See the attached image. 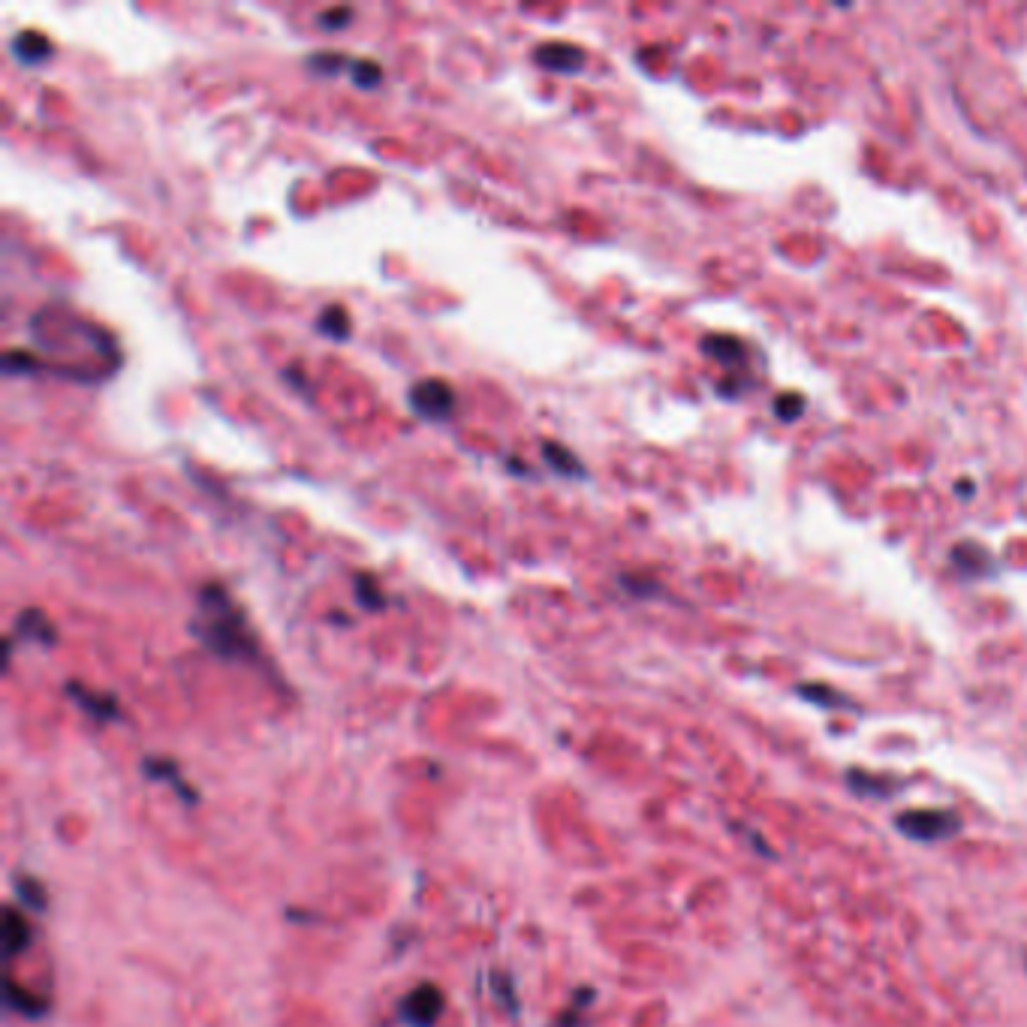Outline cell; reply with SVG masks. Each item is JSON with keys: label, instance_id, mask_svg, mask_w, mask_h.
<instances>
[{"label": "cell", "instance_id": "6da1fadb", "mask_svg": "<svg viewBox=\"0 0 1027 1027\" xmlns=\"http://www.w3.org/2000/svg\"><path fill=\"white\" fill-rule=\"evenodd\" d=\"M190 633L214 657L226 663H263L260 636L250 627L241 603L229 594L223 582H205L196 588V612L190 618Z\"/></svg>", "mask_w": 1027, "mask_h": 1027}, {"label": "cell", "instance_id": "7a4b0ae2", "mask_svg": "<svg viewBox=\"0 0 1027 1027\" xmlns=\"http://www.w3.org/2000/svg\"><path fill=\"white\" fill-rule=\"evenodd\" d=\"M702 353H705L708 359H714L717 365H723V368L732 371V377H726V380L717 383V392H720L723 398H738V395L747 389V383H750L747 377H738V371L747 368L750 347H747L741 338H735V335H705V338H702Z\"/></svg>", "mask_w": 1027, "mask_h": 1027}, {"label": "cell", "instance_id": "3957f363", "mask_svg": "<svg viewBox=\"0 0 1027 1027\" xmlns=\"http://www.w3.org/2000/svg\"><path fill=\"white\" fill-rule=\"evenodd\" d=\"M895 826L904 838L934 844L946 841L961 832V817L946 808H928V811H904L895 817Z\"/></svg>", "mask_w": 1027, "mask_h": 1027}, {"label": "cell", "instance_id": "277c9868", "mask_svg": "<svg viewBox=\"0 0 1027 1027\" xmlns=\"http://www.w3.org/2000/svg\"><path fill=\"white\" fill-rule=\"evenodd\" d=\"M407 404L425 422H449L455 416V410H458V395H455V389L446 380L425 377L416 386H410Z\"/></svg>", "mask_w": 1027, "mask_h": 1027}, {"label": "cell", "instance_id": "5b68a950", "mask_svg": "<svg viewBox=\"0 0 1027 1027\" xmlns=\"http://www.w3.org/2000/svg\"><path fill=\"white\" fill-rule=\"evenodd\" d=\"M446 1009V997L437 985L422 982L401 1000V1021L410 1027H434Z\"/></svg>", "mask_w": 1027, "mask_h": 1027}, {"label": "cell", "instance_id": "8992f818", "mask_svg": "<svg viewBox=\"0 0 1027 1027\" xmlns=\"http://www.w3.org/2000/svg\"><path fill=\"white\" fill-rule=\"evenodd\" d=\"M534 61L537 67L549 70V73H579L585 67V49L576 46V43H564V40H555V43H540L534 49Z\"/></svg>", "mask_w": 1027, "mask_h": 1027}, {"label": "cell", "instance_id": "52a82bcc", "mask_svg": "<svg viewBox=\"0 0 1027 1027\" xmlns=\"http://www.w3.org/2000/svg\"><path fill=\"white\" fill-rule=\"evenodd\" d=\"M949 561H952V567H955L961 576H967V579H991V576L997 573L994 555H991L982 543H973V540H964V543L952 546Z\"/></svg>", "mask_w": 1027, "mask_h": 1027}, {"label": "cell", "instance_id": "ba28073f", "mask_svg": "<svg viewBox=\"0 0 1027 1027\" xmlns=\"http://www.w3.org/2000/svg\"><path fill=\"white\" fill-rule=\"evenodd\" d=\"M67 696H70L88 717H94V720H100V723L118 720V714H121L118 699H115L112 693L91 690V687H85V684H79V681H70V684H67Z\"/></svg>", "mask_w": 1027, "mask_h": 1027}, {"label": "cell", "instance_id": "9c48e42d", "mask_svg": "<svg viewBox=\"0 0 1027 1027\" xmlns=\"http://www.w3.org/2000/svg\"><path fill=\"white\" fill-rule=\"evenodd\" d=\"M13 642L22 639V642H40V645H55L58 633H55V624L49 621V615L43 609H25L19 612L16 618V627H13Z\"/></svg>", "mask_w": 1027, "mask_h": 1027}, {"label": "cell", "instance_id": "30bf717a", "mask_svg": "<svg viewBox=\"0 0 1027 1027\" xmlns=\"http://www.w3.org/2000/svg\"><path fill=\"white\" fill-rule=\"evenodd\" d=\"M34 943V928L25 919V913L13 904L4 907V949L7 958H19L22 952H28Z\"/></svg>", "mask_w": 1027, "mask_h": 1027}, {"label": "cell", "instance_id": "8fae6325", "mask_svg": "<svg viewBox=\"0 0 1027 1027\" xmlns=\"http://www.w3.org/2000/svg\"><path fill=\"white\" fill-rule=\"evenodd\" d=\"M142 772H145L151 781H166V784L178 793L181 802H187V805L196 802V790L187 787V781L181 778L178 765H175L172 759H166V756H148V759L142 762Z\"/></svg>", "mask_w": 1027, "mask_h": 1027}, {"label": "cell", "instance_id": "7c38bea8", "mask_svg": "<svg viewBox=\"0 0 1027 1027\" xmlns=\"http://www.w3.org/2000/svg\"><path fill=\"white\" fill-rule=\"evenodd\" d=\"M10 52H13V58H16L19 64L37 67V64H43V61L52 58V43H49L46 34L28 28V31H19V34L10 40Z\"/></svg>", "mask_w": 1027, "mask_h": 1027}, {"label": "cell", "instance_id": "4fadbf2b", "mask_svg": "<svg viewBox=\"0 0 1027 1027\" xmlns=\"http://www.w3.org/2000/svg\"><path fill=\"white\" fill-rule=\"evenodd\" d=\"M540 449H543V461H546L555 473H561V476H567V479H585V476H588L582 458H579L570 446H564V443H558V440H543Z\"/></svg>", "mask_w": 1027, "mask_h": 1027}, {"label": "cell", "instance_id": "5bb4252c", "mask_svg": "<svg viewBox=\"0 0 1027 1027\" xmlns=\"http://www.w3.org/2000/svg\"><path fill=\"white\" fill-rule=\"evenodd\" d=\"M317 329H320L329 341H347V338H350V329H353L347 308H344V305H326L323 314H320V320H317Z\"/></svg>", "mask_w": 1027, "mask_h": 1027}, {"label": "cell", "instance_id": "9a60e30c", "mask_svg": "<svg viewBox=\"0 0 1027 1027\" xmlns=\"http://www.w3.org/2000/svg\"><path fill=\"white\" fill-rule=\"evenodd\" d=\"M353 594H356V603H359L365 612H380V609H386V594H383L380 582H377L371 573H356V576H353Z\"/></svg>", "mask_w": 1027, "mask_h": 1027}, {"label": "cell", "instance_id": "2e32d148", "mask_svg": "<svg viewBox=\"0 0 1027 1027\" xmlns=\"http://www.w3.org/2000/svg\"><path fill=\"white\" fill-rule=\"evenodd\" d=\"M7 1003H10L16 1012L28 1015V1018H40V1015H46V1009H49L43 997H37V994H31L28 988H22L13 976H7Z\"/></svg>", "mask_w": 1027, "mask_h": 1027}, {"label": "cell", "instance_id": "e0dca14e", "mask_svg": "<svg viewBox=\"0 0 1027 1027\" xmlns=\"http://www.w3.org/2000/svg\"><path fill=\"white\" fill-rule=\"evenodd\" d=\"M350 61H353V58H347V55H341V52H335V49H323V52L308 55V58H305V67L314 70L317 76H338V73L350 70Z\"/></svg>", "mask_w": 1027, "mask_h": 1027}, {"label": "cell", "instance_id": "ac0fdd59", "mask_svg": "<svg viewBox=\"0 0 1027 1027\" xmlns=\"http://www.w3.org/2000/svg\"><path fill=\"white\" fill-rule=\"evenodd\" d=\"M350 79H353V85L356 88H365V91H371V88H380L383 85V67L374 61V58H353L350 61Z\"/></svg>", "mask_w": 1027, "mask_h": 1027}, {"label": "cell", "instance_id": "d6986e66", "mask_svg": "<svg viewBox=\"0 0 1027 1027\" xmlns=\"http://www.w3.org/2000/svg\"><path fill=\"white\" fill-rule=\"evenodd\" d=\"M799 696L820 705V708H853V702L847 696H841L838 690H832L826 684H799Z\"/></svg>", "mask_w": 1027, "mask_h": 1027}, {"label": "cell", "instance_id": "ffe728a7", "mask_svg": "<svg viewBox=\"0 0 1027 1027\" xmlns=\"http://www.w3.org/2000/svg\"><path fill=\"white\" fill-rule=\"evenodd\" d=\"M850 778V787L859 793V796H874V799H889L895 790H898V784H892V787H886V781L883 778H874V775H865V772H850L847 775Z\"/></svg>", "mask_w": 1027, "mask_h": 1027}, {"label": "cell", "instance_id": "44dd1931", "mask_svg": "<svg viewBox=\"0 0 1027 1027\" xmlns=\"http://www.w3.org/2000/svg\"><path fill=\"white\" fill-rule=\"evenodd\" d=\"M4 371L7 374H40L43 359H37L34 353H25V350H7L4 353Z\"/></svg>", "mask_w": 1027, "mask_h": 1027}, {"label": "cell", "instance_id": "7402d4cb", "mask_svg": "<svg viewBox=\"0 0 1027 1027\" xmlns=\"http://www.w3.org/2000/svg\"><path fill=\"white\" fill-rule=\"evenodd\" d=\"M805 407H808V401H805V395H799V392H784V395L775 398V416L784 419V422L802 419V416H805Z\"/></svg>", "mask_w": 1027, "mask_h": 1027}, {"label": "cell", "instance_id": "603a6c76", "mask_svg": "<svg viewBox=\"0 0 1027 1027\" xmlns=\"http://www.w3.org/2000/svg\"><path fill=\"white\" fill-rule=\"evenodd\" d=\"M16 895H19V901H25V904L34 907V910H43V907H46V889H43L34 877H19V880H16Z\"/></svg>", "mask_w": 1027, "mask_h": 1027}, {"label": "cell", "instance_id": "cb8c5ba5", "mask_svg": "<svg viewBox=\"0 0 1027 1027\" xmlns=\"http://www.w3.org/2000/svg\"><path fill=\"white\" fill-rule=\"evenodd\" d=\"M353 16H356L353 7H329V10H323L317 16V25L323 31H341V28H347L353 22Z\"/></svg>", "mask_w": 1027, "mask_h": 1027}, {"label": "cell", "instance_id": "d4e9b609", "mask_svg": "<svg viewBox=\"0 0 1027 1027\" xmlns=\"http://www.w3.org/2000/svg\"><path fill=\"white\" fill-rule=\"evenodd\" d=\"M618 582H621V588H624V591H630L633 597H651V594H660V585H657L654 579H645V576H630V573H624Z\"/></svg>", "mask_w": 1027, "mask_h": 1027}, {"label": "cell", "instance_id": "484cf974", "mask_svg": "<svg viewBox=\"0 0 1027 1027\" xmlns=\"http://www.w3.org/2000/svg\"><path fill=\"white\" fill-rule=\"evenodd\" d=\"M284 377H287V380H293V383H296V386H293V389H299V392H305V386H308V380H305V377H302V368H296V365H293V368H287V371H284Z\"/></svg>", "mask_w": 1027, "mask_h": 1027}, {"label": "cell", "instance_id": "4316f807", "mask_svg": "<svg viewBox=\"0 0 1027 1027\" xmlns=\"http://www.w3.org/2000/svg\"><path fill=\"white\" fill-rule=\"evenodd\" d=\"M955 488H958V494H961V497H970V494H973V491H976V485H973V479H961V482H958V485H955Z\"/></svg>", "mask_w": 1027, "mask_h": 1027}]
</instances>
